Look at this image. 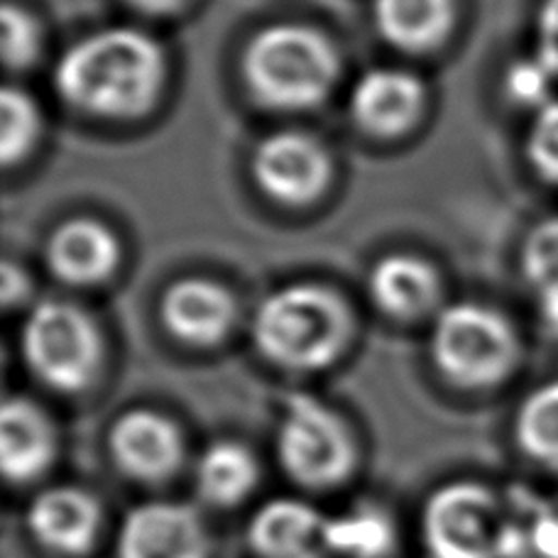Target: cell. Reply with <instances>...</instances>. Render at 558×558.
Wrapping results in <instances>:
<instances>
[{
  "mask_svg": "<svg viewBox=\"0 0 558 558\" xmlns=\"http://www.w3.org/2000/svg\"><path fill=\"white\" fill-rule=\"evenodd\" d=\"M162 78V47L133 27L98 29L69 47L54 66L57 94L69 106L116 121L145 113Z\"/></svg>",
  "mask_w": 558,
  "mask_h": 558,
  "instance_id": "cell-1",
  "label": "cell"
},
{
  "mask_svg": "<svg viewBox=\"0 0 558 558\" xmlns=\"http://www.w3.org/2000/svg\"><path fill=\"white\" fill-rule=\"evenodd\" d=\"M351 316L331 289L312 282L279 287L257 306L253 338L267 361L292 373H318L338 361Z\"/></svg>",
  "mask_w": 558,
  "mask_h": 558,
  "instance_id": "cell-2",
  "label": "cell"
},
{
  "mask_svg": "<svg viewBox=\"0 0 558 558\" xmlns=\"http://www.w3.org/2000/svg\"><path fill=\"white\" fill-rule=\"evenodd\" d=\"M275 458L299 493L331 495L355 481L361 446L333 407L314 395H292L275 428Z\"/></svg>",
  "mask_w": 558,
  "mask_h": 558,
  "instance_id": "cell-3",
  "label": "cell"
},
{
  "mask_svg": "<svg viewBox=\"0 0 558 558\" xmlns=\"http://www.w3.org/2000/svg\"><path fill=\"white\" fill-rule=\"evenodd\" d=\"M243 76L263 106L299 111L318 106L331 94L338 54L318 29L279 23L260 29L245 47Z\"/></svg>",
  "mask_w": 558,
  "mask_h": 558,
  "instance_id": "cell-4",
  "label": "cell"
},
{
  "mask_svg": "<svg viewBox=\"0 0 558 558\" xmlns=\"http://www.w3.org/2000/svg\"><path fill=\"white\" fill-rule=\"evenodd\" d=\"M426 558H507L510 520L500 495L475 477L436 485L418 512Z\"/></svg>",
  "mask_w": 558,
  "mask_h": 558,
  "instance_id": "cell-5",
  "label": "cell"
},
{
  "mask_svg": "<svg viewBox=\"0 0 558 558\" xmlns=\"http://www.w3.org/2000/svg\"><path fill=\"white\" fill-rule=\"evenodd\" d=\"M432 357L448 383L463 390H490L517 367L520 338L495 308L458 302L436 316Z\"/></svg>",
  "mask_w": 558,
  "mask_h": 558,
  "instance_id": "cell-6",
  "label": "cell"
},
{
  "mask_svg": "<svg viewBox=\"0 0 558 558\" xmlns=\"http://www.w3.org/2000/svg\"><path fill=\"white\" fill-rule=\"evenodd\" d=\"M25 365L59 395H82L101 367V333L84 308L69 302H39L20 333Z\"/></svg>",
  "mask_w": 558,
  "mask_h": 558,
  "instance_id": "cell-7",
  "label": "cell"
},
{
  "mask_svg": "<svg viewBox=\"0 0 558 558\" xmlns=\"http://www.w3.org/2000/svg\"><path fill=\"white\" fill-rule=\"evenodd\" d=\"M106 451L121 477L143 487L169 485L189 463L182 426L149 407H135L113 418L106 434Z\"/></svg>",
  "mask_w": 558,
  "mask_h": 558,
  "instance_id": "cell-8",
  "label": "cell"
},
{
  "mask_svg": "<svg viewBox=\"0 0 558 558\" xmlns=\"http://www.w3.org/2000/svg\"><path fill=\"white\" fill-rule=\"evenodd\" d=\"M23 526L27 539L47 556L88 558L106 532V507L84 485H45L27 500Z\"/></svg>",
  "mask_w": 558,
  "mask_h": 558,
  "instance_id": "cell-9",
  "label": "cell"
},
{
  "mask_svg": "<svg viewBox=\"0 0 558 558\" xmlns=\"http://www.w3.org/2000/svg\"><path fill=\"white\" fill-rule=\"evenodd\" d=\"M113 558H214V534L194 505L145 500L118 524Z\"/></svg>",
  "mask_w": 558,
  "mask_h": 558,
  "instance_id": "cell-10",
  "label": "cell"
},
{
  "mask_svg": "<svg viewBox=\"0 0 558 558\" xmlns=\"http://www.w3.org/2000/svg\"><path fill=\"white\" fill-rule=\"evenodd\" d=\"M245 542L255 558H336L331 514L299 495L257 505L245 526Z\"/></svg>",
  "mask_w": 558,
  "mask_h": 558,
  "instance_id": "cell-11",
  "label": "cell"
},
{
  "mask_svg": "<svg viewBox=\"0 0 558 558\" xmlns=\"http://www.w3.org/2000/svg\"><path fill=\"white\" fill-rule=\"evenodd\" d=\"M253 174L267 196L282 204H308L331 179V157L318 140L296 131L267 135L253 155Z\"/></svg>",
  "mask_w": 558,
  "mask_h": 558,
  "instance_id": "cell-12",
  "label": "cell"
},
{
  "mask_svg": "<svg viewBox=\"0 0 558 558\" xmlns=\"http://www.w3.org/2000/svg\"><path fill=\"white\" fill-rule=\"evenodd\" d=\"M62 451L54 418L23 395L5 397L0 410V468L8 487H29L52 473Z\"/></svg>",
  "mask_w": 558,
  "mask_h": 558,
  "instance_id": "cell-13",
  "label": "cell"
},
{
  "mask_svg": "<svg viewBox=\"0 0 558 558\" xmlns=\"http://www.w3.org/2000/svg\"><path fill=\"white\" fill-rule=\"evenodd\" d=\"M422 78L404 69L377 66L357 78L351 94V113L357 125L380 137L410 131L424 108Z\"/></svg>",
  "mask_w": 558,
  "mask_h": 558,
  "instance_id": "cell-14",
  "label": "cell"
},
{
  "mask_svg": "<svg viewBox=\"0 0 558 558\" xmlns=\"http://www.w3.org/2000/svg\"><path fill=\"white\" fill-rule=\"evenodd\" d=\"M159 312L169 333L192 345L221 343L235 322L233 296L206 277H184L169 284Z\"/></svg>",
  "mask_w": 558,
  "mask_h": 558,
  "instance_id": "cell-15",
  "label": "cell"
},
{
  "mask_svg": "<svg viewBox=\"0 0 558 558\" xmlns=\"http://www.w3.org/2000/svg\"><path fill=\"white\" fill-rule=\"evenodd\" d=\"M47 267L66 284L106 282L121 263V245L108 226L94 218H72L49 235Z\"/></svg>",
  "mask_w": 558,
  "mask_h": 558,
  "instance_id": "cell-16",
  "label": "cell"
},
{
  "mask_svg": "<svg viewBox=\"0 0 558 558\" xmlns=\"http://www.w3.org/2000/svg\"><path fill=\"white\" fill-rule=\"evenodd\" d=\"M263 485V465L245 444L218 438L194 461V493L198 502L218 512L238 510Z\"/></svg>",
  "mask_w": 558,
  "mask_h": 558,
  "instance_id": "cell-17",
  "label": "cell"
},
{
  "mask_svg": "<svg viewBox=\"0 0 558 558\" xmlns=\"http://www.w3.org/2000/svg\"><path fill=\"white\" fill-rule=\"evenodd\" d=\"M371 294L385 314L416 318L436 304L441 284L434 267L414 255H387L373 267Z\"/></svg>",
  "mask_w": 558,
  "mask_h": 558,
  "instance_id": "cell-18",
  "label": "cell"
},
{
  "mask_svg": "<svg viewBox=\"0 0 558 558\" xmlns=\"http://www.w3.org/2000/svg\"><path fill=\"white\" fill-rule=\"evenodd\" d=\"M373 15L387 43L424 52L451 33L453 0H375Z\"/></svg>",
  "mask_w": 558,
  "mask_h": 558,
  "instance_id": "cell-19",
  "label": "cell"
},
{
  "mask_svg": "<svg viewBox=\"0 0 558 558\" xmlns=\"http://www.w3.org/2000/svg\"><path fill=\"white\" fill-rule=\"evenodd\" d=\"M512 434L526 461L558 473V380L524 397L517 407Z\"/></svg>",
  "mask_w": 558,
  "mask_h": 558,
  "instance_id": "cell-20",
  "label": "cell"
},
{
  "mask_svg": "<svg viewBox=\"0 0 558 558\" xmlns=\"http://www.w3.org/2000/svg\"><path fill=\"white\" fill-rule=\"evenodd\" d=\"M522 272L546 324L558 328V216L536 223L522 245Z\"/></svg>",
  "mask_w": 558,
  "mask_h": 558,
  "instance_id": "cell-21",
  "label": "cell"
},
{
  "mask_svg": "<svg viewBox=\"0 0 558 558\" xmlns=\"http://www.w3.org/2000/svg\"><path fill=\"white\" fill-rule=\"evenodd\" d=\"M392 520L377 510L331 514V549L336 558H383L392 551Z\"/></svg>",
  "mask_w": 558,
  "mask_h": 558,
  "instance_id": "cell-22",
  "label": "cell"
},
{
  "mask_svg": "<svg viewBox=\"0 0 558 558\" xmlns=\"http://www.w3.org/2000/svg\"><path fill=\"white\" fill-rule=\"evenodd\" d=\"M39 135V113L33 98L15 86H5L0 96V157L10 167L35 147Z\"/></svg>",
  "mask_w": 558,
  "mask_h": 558,
  "instance_id": "cell-23",
  "label": "cell"
},
{
  "mask_svg": "<svg viewBox=\"0 0 558 558\" xmlns=\"http://www.w3.org/2000/svg\"><path fill=\"white\" fill-rule=\"evenodd\" d=\"M526 157L544 182L558 184V98L536 111L526 135Z\"/></svg>",
  "mask_w": 558,
  "mask_h": 558,
  "instance_id": "cell-24",
  "label": "cell"
},
{
  "mask_svg": "<svg viewBox=\"0 0 558 558\" xmlns=\"http://www.w3.org/2000/svg\"><path fill=\"white\" fill-rule=\"evenodd\" d=\"M0 29H3V62L8 69H25L33 64L39 49V29L33 17L23 8L13 3L3 5L0 15Z\"/></svg>",
  "mask_w": 558,
  "mask_h": 558,
  "instance_id": "cell-25",
  "label": "cell"
},
{
  "mask_svg": "<svg viewBox=\"0 0 558 558\" xmlns=\"http://www.w3.org/2000/svg\"><path fill=\"white\" fill-rule=\"evenodd\" d=\"M554 82L556 76L532 54L526 59H520V62H514L510 74H507V92H510L512 101H517L520 106H532L539 111L542 106L554 101L551 98Z\"/></svg>",
  "mask_w": 558,
  "mask_h": 558,
  "instance_id": "cell-26",
  "label": "cell"
},
{
  "mask_svg": "<svg viewBox=\"0 0 558 558\" xmlns=\"http://www.w3.org/2000/svg\"><path fill=\"white\" fill-rule=\"evenodd\" d=\"M534 57L558 78V0H544L536 15Z\"/></svg>",
  "mask_w": 558,
  "mask_h": 558,
  "instance_id": "cell-27",
  "label": "cell"
},
{
  "mask_svg": "<svg viewBox=\"0 0 558 558\" xmlns=\"http://www.w3.org/2000/svg\"><path fill=\"white\" fill-rule=\"evenodd\" d=\"M29 292V282L27 275L20 270L17 265H13L10 260L3 263V304L17 306L20 302H25Z\"/></svg>",
  "mask_w": 558,
  "mask_h": 558,
  "instance_id": "cell-28",
  "label": "cell"
},
{
  "mask_svg": "<svg viewBox=\"0 0 558 558\" xmlns=\"http://www.w3.org/2000/svg\"><path fill=\"white\" fill-rule=\"evenodd\" d=\"M131 3L140 10H145V13L162 15V13H172V10L182 5L184 0H131Z\"/></svg>",
  "mask_w": 558,
  "mask_h": 558,
  "instance_id": "cell-29",
  "label": "cell"
}]
</instances>
